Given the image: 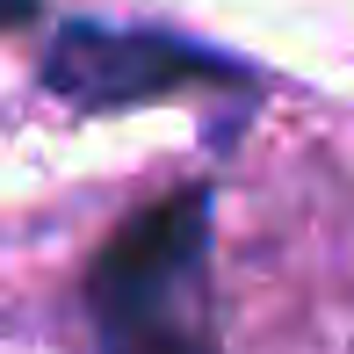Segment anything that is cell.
Instances as JSON below:
<instances>
[{
	"mask_svg": "<svg viewBox=\"0 0 354 354\" xmlns=\"http://www.w3.org/2000/svg\"><path fill=\"white\" fill-rule=\"evenodd\" d=\"M210 181H188L109 232L80 282L94 354H224L210 289Z\"/></svg>",
	"mask_w": 354,
	"mask_h": 354,
	"instance_id": "obj_1",
	"label": "cell"
},
{
	"mask_svg": "<svg viewBox=\"0 0 354 354\" xmlns=\"http://www.w3.org/2000/svg\"><path fill=\"white\" fill-rule=\"evenodd\" d=\"M44 94H58L80 116H109V109H145L159 94H196V87H224V94H253V80L239 58L210 51V44L167 37V29H116V22H66L44 51Z\"/></svg>",
	"mask_w": 354,
	"mask_h": 354,
	"instance_id": "obj_2",
	"label": "cell"
},
{
	"mask_svg": "<svg viewBox=\"0 0 354 354\" xmlns=\"http://www.w3.org/2000/svg\"><path fill=\"white\" fill-rule=\"evenodd\" d=\"M37 8H44V0H0V29H22Z\"/></svg>",
	"mask_w": 354,
	"mask_h": 354,
	"instance_id": "obj_3",
	"label": "cell"
}]
</instances>
